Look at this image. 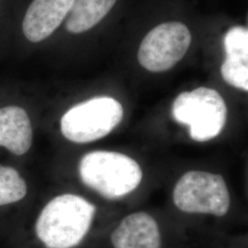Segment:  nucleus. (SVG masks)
Masks as SVG:
<instances>
[{
  "label": "nucleus",
  "instance_id": "obj_3",
  "mask_svg": "<svg viewBox=\"0 0 248 248\" xmlns=\"http://www.w3.org/2000/svg\"><path fill=\"white\" fill-rule=\"evenodd\" d=\"M172 115L178 124L189 127L194 141L207 142L222 133L227 107L216 90L202 87L179 94L174 100Z\"/></svg>",
  "mask_w": 248,
  "mask_h": 248
},
{
  "label": "nucleus",
  "instance_id": "obj_5",
  "mask_svg": "<svg viewBox=\"0 0 248 248\" xmlns=\"http://www.w3.org/2000/svg\"><path fill=\"white\" fill-rule=\"evenodd\" d=\"M173 201L184 213L222 217L230 208V194L223 177L204 171H188L180 177L173 191Z\"/></svg>",
  "mask_w": 248,
  "mask_h": 248
},
{
  "label": "nucleus",
  "instance_id": "obj_1",
  "mask_svg": "<svg viewBox=\"0 0 248 248\" xmlns=\"http://www.w3.org/2000/svg\"><path fill=\"white\" fill-rule=\"evenodd\" d=\"M95 213L96 207L80 196L55 197L37 220V236L47 248H75L89 232Z\"/></svg>",
  "mask_w": 248,
  "mask_h": 248
},
{
  "label": "nucleus",
  "instance_id": "obj_10",
  "mask_svg": "<svg viewBox=\"0 0 248 248\" xmlns=\"http://www.w3.org/2000/svg\"><path fill=\"white\" fill-rule=\"evenodd\" d=\"M117 0H75L65 27L72 33H82L106 17Z\"/></svg>",
  "mask_w": 248,
  "mask_h": 248
},
{
  "label": "nucleus",
  "instance_id": "obj_8",
  "mask_svg": "<svg viewBox=\"0 0 248 248\" xmlns=\"http://www.w3.org/2000/svg\"><path fill=\"white\" fill-rule=\"evenodd\" d=\"M110 239L114 248H161L158 224L148 213H132L125 217Z\"/></svg>",
  "mask_w": 248,
  "mask_h": 248
},
{
  "label": "nucleus",
  "instance_id": "obj_12",
  "mask_svg": "<svg viewBox=\"0 0 248 248\" xmlns=\"http://www.w3.org/2000/svg\"><path fill=\"white\" fill-rule=\"evenodd\" d=\"M226 53L225 62L248 64V31L245 27H233L223 40Z\"/></svg>",
  "mask_w": 248,
  "mask_h": 248
},
{
  "label": "nucleus",
  "instance_id": "obj_2",
  "mask_svg": "<svg viewBox=\"0 0 248 248\" xmlns=\"http://www.w3.org/2000/svg\"><path fill=\"white\" fill-rule=\"evenodd\" d=\"M79 175L86 186L109 200L130 194L142 179V169L135 160L109 151L87 154L80 161Z\"/></svg>",
  "mask_w": 248,
  "mask_h": 248
},
{
  "label": "nucleus",
  "instance_id": "obj_4",
  "mask_svg": "<svg viewBox=\"0 0 248 248\" xmlns=\"http://www.w3.org/2000/svg\"><path fill=\"white\" fill-rule=\"evenodd\" d=\"M123 116L124 108L118 100L96 97L67 110L61 119V132L71 142H94L111 133Z\"/></svg>",
  "mask_w": 248,
  "mask_h": 248
},
{
  "label": "nucleus",
  "instance_id": "obj_7",
  "mask_svg": "<svg viewBox=\"0 0 248 248\" xmlns=\"http://www.w3.org/2000/svg\"><path fill=\"white\" fill-rule=\"evenodd\" d=\"M75 0H33L22 22V31L31 43L48 38L61 25Z\"/></svg>",
  "mask_w": 248,
  "mask_h": 248
},
{
  "label": "nucleus",
  "instance_id": "obj_9",
  "mask_svg": "<svg viewBox=\"0 0 248 248\" xmlns=\"http://www.w3.org/2000/svg\"><path fill=\"white\" fill-rule=\"evenodd\" d=\"M32 128L26 111L18 106L0 108V146L17 155L30 150Z\"/></svg>",
  "mask_w": 248,
  "mask_h": 248
},
{
  "label": "nucleus",
  "instance_id": "obj_11",
  "mask_svg": "<svg viewBox=\"0 0 248 248\" xmlns=\"http://www.w3.org/2000/svg\"><path fill=\"white\" fill-rule=\"evenodd\" d=\"M26 193V182L18 171L0 166V206L19 202Z\"/></svg>",
  "mask_w": 248,
  "mask_h": 248
},
{
  "label": "nucleus",
  "instance_id": "obj_6",
  "mask_svg": "<svg viewBox=\"0 0 248 248\" xmlns=\"http://www.w3.org/2000/svg\"><path fill=\"white\" fill-rule=\"evenodd\" d=\"M191 44V34L180 22H166L154 28L142 40L138 60L151 72L169 70L186 54Z\"/></svg>",
  "mask_w": 248,
  "mask_h": 248
}]
</instances>
